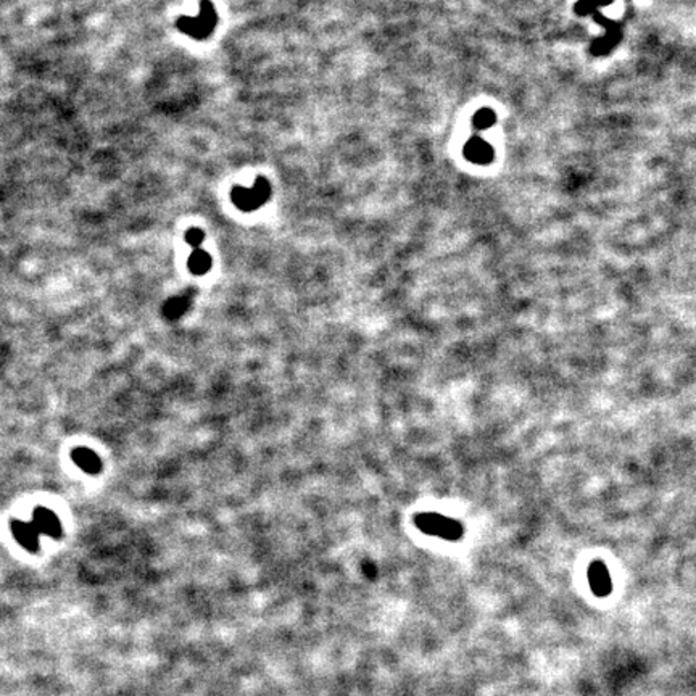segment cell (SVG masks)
Returning <instances> with one entry per match:
<instances>
[{"mask_svg":"<svg viewBox=\"0 0 696 696\" xmlns=\"http://www.w3.org/2000/svg\"><path fill=\"white\" fill-rule=\"evenodd\" d=\"M218 23V15L210 0H201L200 12L197 17H180L176 21V26L180 33L194 37L195 41H204L213 33Z\"/></svg>","mask_w":696,"mask_h":696,"instance_id":"cell-1","label":"cell"},{"mask_svg":"<svg viewBox=\"0 0 696 696\" xmlns=\"http://www.w3.org/2000/svg\"><path fill=\"white\" fill-rule=\"evenodd\" d=\"M271 192H273V187H271L269 180L267 178H257L250 189L241 187V185L234 187L231 190V199L239 210L255 211L262 208L271 199Z\"/></svg>","mask_w":696,"mask_h":696,"instance_id":"cell-2","label":"cell"},{"mask_svg":"<svg viewBox=\"0 0 696 696\" xmlns=\"http://www.w3.org/2000/svg\"><path fill=\"white\" fill-rule=\"evenodd\" d=\"M414 523H416L419 530H422V532L427 535L442 537V539L446 540H458L463 537V525H461L458 520L448 519L442 516V514L437 513L418 514Z\"/></svg>","mask_w":696,"mask_h":696,"instance_id":"cell-3","label":"cell"},{"mask_svg":"<svg viewBox=\"0 0 696 696\" xmlns=\"http://www.w3.org/2000/svg\"><path fill=\"white\" fill-rule=\"evenodd\" d=\"M31 523H33V525L37 529V532L41 535L54 537V539H58V537L62 535L60 519H58L57 514L54 511H50V509L42 506L36 508Z\"/></svg>","mask_w":696,"mask_h":696,"instance_id":"cell-4","label":"cell"},{"mask_svg":"<svg viewBox=\"0 0 696 696\" xmlns=\"http://www.w3.org/2000/svg\"><path fill=\"white\" fill-rule=\"evenodd\" d=\"M12 534L15 539H17L18 544L23 546V548L29 551H37L41 546V534L37 532V529L33 525V523H24V520H13L12 525Z\"/></svg>","mask_w":696,"mask_h":696,"instance_id":"cell-5","label":"cell"},{"mask_svg":"<svg viewBox=\"0 0 696 696\" xmlns=\"http://www.w3.org/2000/svg\"><path fill=\"white\" fill-rule=\"evenodd\" d=\"M464 157L477 164H487L493 160V147L481 137H471L464 145Z\"/></svg>","mask_w":696,"mask_h":696,"instance_id":"cell-6","label":"cell"},{"mask_svg":"<svg viewBox=\"0 0 696 696\" xmlns=\"http://www.w3.org/2000/svg\"><path fill=\"white\" fill-rule=\"evenodd\" d=\"M588 582L598 597H606L611 592V576L608 567L599 561L593 562L588 569Z\"/></svg>","mask_w":696,"mask_h":696,"instance_id":"cell-7","label":"cell"},{"mask_svg":"<svg viewBox=\"0 0 696 696\" xmlns=\"http://www.w3.org/2000/svg\"><path fill=\"white\" fill-rule=\"evenodd\" d=\"M71 460L74 461V464H78V467H81L87 474H97L102 469V461H100L97 453H94L89 448H84V446L74 448L71 451Z\"/></svg>","mask_w":696,"mask_h":696,"instance_id":"cell-8","label":"cell"},{"mask_svg":"<svg viewBox=\"0 0 696 696\" xmlns=\"http://www.w3.org/2000/svg\"><path fill=\"white\" fill-rule=\"evenodd\" d=\"M187 267L192 274H206L211 268V257L201 248H195L187 260Z\"/></svg>","mask_w":696,"mask_h":696,"instance_id":"cell-9","label":"cell"},{"mask_svg":"<svg viewBox=\"0 0 696 696\" xmlns=\"http://www.w3.org/2000/svg\"><path fill=\"white\" fill-rule=\"evenodd\" d=\"M189 308V300L185 297H176V299H171L164 305V315L171 320H176V318L183 316L185 310Z\"/></svg>","mask_w":696,"mask_h":696,"instance_id":"cell-10","label":"cell"},{"mask_svg":"<svg viewBox=\"0 0 696 696\" xmlns=\"http://www.w3.org/2000/svg\"><path fill=\"white\" fill-rule=\"evenodd\" d=\"M497 116L493 113V110L490 108H482L477 111L472 118V125H474L477 129H488V127L495 125Z\"/></svg>","mask_w":696,"mask_h":696,"instance_id":"cell-11","label":"cell"},{"mask_svg":"<svg viewBox=\"0 0 696 696\" xmlns=\"http://www.w3.org/2000/svg\"><path fill=\"white\" fill-rule=\"evenodd\" d=\"M205 241V234L201 229H199V227H192V229H189L187 232H185V242L189 243L190 247L194 248H200L201 246V242Z\"/></svg>","mask_w":696,"mask_h":696,"instance_id":"cell-12","label":"cell"}]
</instances>
